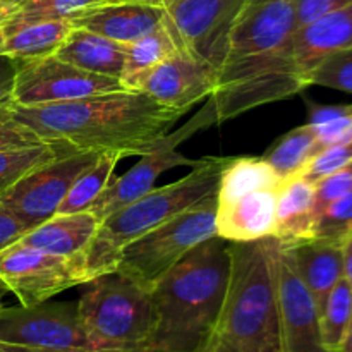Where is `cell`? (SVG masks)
<instances>
[{
	"label": "cell",
	"instance_id": "cell-22",
	"mask_svg": "<svg viewBox=\"0 0 352 352\" xmlns=\"http://www.w3.org/2000/svg\"><path fill=\"white\" fill-rule=\"evenodd\" d=\"M54 55L82 71L110 76L120 81L126 45L81 28H72Z\"/></svg>",
	"mask_w": 352,
	"mask_h": 352
},
{
	"label": "cell",
	"instance_id": "cell-41",
	"mask_svg": "<svg viewBox=\"0 0 352 352\" xmlns=\"http://www.w3.org/2000/svg\"><path fill=\"white\" fill-rule=\"evenodd\" d=\"M342 256H344V277L349 282L352 287V236L342 244Z\"/></svg>",
	"mask_w": 352,
	"mask_h": 352
},
{
	"label": "cell",
	"instance_id": "cell-14",
	"mask_svg": "<svg viewBox=\"0 0 352 352\" xmlns=\"http://www.w3.org/2000/svg\"><path fill=\"white\" fill-rule=\"evenodd\" d=\"M278 352H329L320 336V315L284 244L277 251Z\"/></svg>",
	"mask_w": 352,
	"mask_h": 352
},
{
	"label": "cell",
	"instance_id": "cell-19",
	"mask_svg": "<svg viewBox=\"0 0 352 352\" xmlns=\"http://www.w3.org/2000/svg\"><path fill=\"white\" fill-rule=\"evenodd\" d=\"M282 244L291 253L296 270L311 294L320 315L332 289L344 277L342 244L318 237Z\"/></svg>",
	"mask_w": 352,
	"mask_h": 352
},
{
	"label": "cell",
	"instance_id": "cell-33",
	"mask_svg": "<svg viewBox=\"0 0 352 352\" xmlns=\"http://www.w3.org/2000/svg\"><path fill=\"white\" fill-rule=\"evenodd\" d=\"M352 162V141L349 143H340L327 146L320 150L315 157L309 160V164L302 168L299 175L305 177L306 181L315 184L320 179L327 177V175L333 174L339 168L346 167L347 164Z\"/></svg>",
	"mask_w": 352,
	"mask_h": 352
},
{
	"label": "cell",
	"instance_id": "cell-17",
	"mask_svg": "<svg viewBox=\"0 0 352 352\" xmlns=\"http://www.w3.org/2000/svg\"><path fill=\"white\" fill-rule=\"evenodd\" d=\"M280 186H272L226 201H217V236L229 243H248L274 236Z\"/></svg>",
	"mask_w": 352,
	"mask_h": 352
},
{
	"label": "cell",
	"instance_id": "cell-13",
	"mask_svg": "<svg viewBox=\"0 0 352 352\" xmlns=\"http://www.w3.org/2000/svg\"><path fill=\"white\" fill-rule=\"evenodd\" d=\"M98 155L93 151H76L52 158L10 186L0 195V203L9 208L28 230L34 229L57 215L58 206L64 201L74 179Z\"/></svg>",
	"mask_w": 352,
	"mask_h": 352
},
{
	"label": "cell",
	"instance_id": "cell-18",
	"mask_svg": "<svg viewBox=\"0 0 352 352\" xmlns=\"http://www.w3.org/2000/svg\"><path fill=\"white\" fill-rule=\"evenodd\" d=\"M347 48H352V3L299 26L294 34V58L305 85L308 86V76L323 58Z\"/></svg>",
	"mask_w": 352,
	"mask_h": 352
},
{
	"label": "cell",
	"instance_id": "cell-34",
	"mask_svg": "<svg viewBox=\"0 0 352 352\" xmlns=\"http://www.w3.org/2000/svg\"><path fill=\"white\" fill-rule=\"evenodd\" d=\"M352 192V162L333 174L315 182V212L316 217L325 206L336 199ZM316 220V219H315Z\"/></svg>",
	"mask_w": 352,
	"mask_h": 352
},
{
	"label": "cell",
	"instance_id": "cell-8",
	"mask_svg": "<svg viewBox=\"0 0 352 352\" xmlns=\"http://www.w3.org/2000/svg\"><path fill=\"white\" fill-rule=\"evenodd\" d=\"M0 280L23 306L40 305L54 296L88 284L85 258H65L23 244L0 251Z\"/></svg>",
	"mask_w": 352,
	"mask_h": 352
},
{
	"label": "cell",
	"instance_id": "cell-20",
	"mask_svg": "<svg viewBox=\"0 0 352 352\" xmlns=\"http://www.w3.org/2000/svg\"><path fill=\"white\" fill-rule=\"evenodd\" d=\"M100 227V220L89 212L54 215L47 222L28 230L21 243L65 258H85Z\"/></svg>",
	"mask_w": 352,
	"mask_h": 352
},
{
	"label": "cell",
	"instance_id": "cell-46",
	"mask_svg": "<svg viewBox=\"0 0 352 352\" xmlns=\"http://www.w3.org/2000/svg\"><path fill=\"white\" fill-rule=\"evenodd\" d=\"M10 2H12V0H0V7L7 6V3H10Z\"/></svg>",
	"mask_w": 352,
	"mask_h": 352
},
{
	"label": "cell",
	"instance_id": "cell-42",
	"mask_svg": "<svg viewBox=\"0 0 352 352\" xmlns=\"http://www.w3.org/2000/svg\"><path fill=\"white\" fill-rule=\"evenodd\" d=\"M0 352H69V351H47V349H34V347L16 346V344L0 342Z\"/></svg>",
	"mask_w": 352,
	"mask_h": 352
},
{
	"label": "cell",
	"instance_id": "cell-31",
	"mask_svg": "<svg viewBox=\"0 0 352 352\" xmlns=\"http://www.w3.org/2000/svg\"><path fill=\"white\" fill-rule=\"evenodd\" d=\"M352 236V192L330 203L318 213L313 236L318 239L344 244Z\"/></svg>",
	"mask_w": 352,
	"mask_h": 352
},
{
	"label": "cell",
	"instance_id": "cell-39",
	"mask_svg": "<svg viewBox=\"0 0 352 352\" xmlns=\"http://www.w3.org/2000/svg\"><path fill=\"white\" fill-rule=\"evenodd\" d=\"M17 62L0 55V107L12 105V89L16 79Z\"/></svg>",
	"mask_w": 352,
	"mask_h": 352
},
{
	"label": "cell",
	"instance_id": "cell-44",
	"mask_svg": "<svg viewBox=\"0 0 352 352\" xmlns=\"http://www.w3.org/2000/svg\"><path fill=\"white\" fill-rule=\"evenodd\" d=\"M107 2H144V3H157V6H164L168 0H107Z\"/></svg>",
	"mask_w": 352,
	"mask_h": 352
},
{
	"label": "cell",
	"instance_id": "cell-6",
	"mask_svg": "<svg viewBox=\"0 0 352 352\" xmlns=\"http://www.w3.org/2000/svg\"><path fill=\"white\" fill-rule=\"evenodd\" d=\"M88 284L78 313L93 352H151L155 309L150 291L117 272Z\"/></svg>",
	"mask_w": 352,
	"mask_h": 352
},
{
	"label": "cell",
	"instance_id": "cell-45",
	"mask_svg": "<svg viewBox=\"0 0 352 352\" xmlns=\"http://www.w3.org/2000/svg\"><path fill=\"white\" fill-rule=\"evenodd\" d=\"M7 292H9V289H7L6 284L0 280V308H2V301H3V298H6Z\"/></svg>",
	"mask_w": 352,
	"mask_h": 352
},
{
	"label": "cell",
	"instance_id": "cell-32",
	"mask_svg": "<svg viewBox=\"0 0 352 352\" xmlns=\"http://www.w3.org/2000/svg\"><path fill=\"white\" fill-rule=\"evenodd\" d=\"M318 85L352 95V48L323 58L308 76V86Z\"/></svg>",
	"mask_w": 352,
	"mask_h": 352
},
{
	"label": "cell",
	"instance_id": "cell-24",
	"mask_svg": "<svg viewBox=\"0 0 352 352\" xmlns=\"http://www.w3.org/2000/svg\"><path fill=\"white\" fill-rule=\"evenodd\" d=\"M175 52H179V48L165 23L146 36L126 45V58L120 74L124 89L138 91L144 78Z\"/></svg>",
	"mask_w": 352,
	"mask_h": 352
},
{
	"label": "cell",
	"instance_id": "cell-1",
	"mask_svg": "<svg viewBox=\"0 0 352 352\" xmlns=\"http://www.w3.org/2000/svg\"><path fill=\"white\" fill-rule=\"evenodd\" d=\"M296 30V0H244L206 103L213 122H226L306 88L294 58Z\"/></svg>",
	"mask_w": 352,
	"mask_h": 352
},
{
	"label": "cell",
	"instance_id": "cell-12",
	"mask_svg": "<svg viewBox=\"0 0 352 352\" xmlns=\"http://www.w3.org/2000/svg\"><path fill=\"white\" fill-rule=\"evenodd\" d=\"M0 342L47 351L93 352L78 302H40L0 308Z\"/></svg>",
	"mask_w": 352,
	"mask_h": 352
},
{
	"label": "cell",
	"instance_id": "cell-30",
	"mask_svg": "<svg viewBox=\"0 0 352 352\" xmlns=\"http://www.w3.org/2000/svg\"><path fill=\"white\" fill-rule=\"evenodd\" d=\"M100 0H12L0 7V21L71 19Z\"/></svg>",
	"mask_w": 352,
	"mask_h": 352
},
{
	"label": "cell",
	"instance_id": "cell-26",
	"mask_svg": "<svg viewBox=\"0 0 352 352\" xmlns=\"http://www.w3.org/2000/svg\"><path fill=\"white\" fill-rule=\"evenodd\" d=\"M120 158L124 157L117 151H103L88 167L82 168L81 174L74 179V182L69 188L64 201L58 206L57 215L89 210V206L102 196L109 182L112 181L113 170H116Z\"/></svg>",
	"mask_w": 352,
	"mask_h": 352
},
{
	"label": "cell",
	"instance_id": "cell-25",
	"mask_svg": "<svg viewBox=\"0 0 352 352\" xmlns=\"http://www.w3.org/2000/svg\"><path fill=\"white\" fill-rule=\"evenodd\" d=\"M284 179L263 157H230L220 175L217 201L237 198L246 192L280 186Z\"/></svg>",
	"mask_w": 352,
	"mask_h": 352
},
{
	"label": "cell",
	"instance_id": "cell-35",
	"mask_svg": "<svg viewBox=\"0 0 352 352\" xmlns=\"http://www.w3.org/2000/svg\"><path fill=\"white\" fill-rule=\"evenodd\" d=\"M45 144L28 126L14 117L10 105L0 107V150Z\"/></svg>",
	"mask_w": 352,
	"mask_h": 352
},
{
	"label": "cell",
	"instance_id": "cell-7",
	"mask_svg": "<svg viewBox=\"0 0 352 352\" xmlns=\"http://www.w3.org/2000/svg\"><path fill=\"white\" fill-rule=\"evenodd\" d=\"M215 212L213 195L155 227L124 248L116 272L151 291L189 251L217 236Z\"/></svg>",
	"mask_w": 352,
	"mask_h": 352
},
{
	"label": "cell",
	"instance_id": "cell-11",
	"mask_svg": "<svg viewBox=\"0 0 352 352\" xmlns=\"http://www.w3.org/2000/svg\"><path fill=\"white\" fill-rule=\"evenodd\" d=\"M120 89H124V86L119 79L82 71L55 55H48L17 62L12 105H52Z\"/></svg>",
	"mask_w": 352,
	"mask_h": 352
},
{
	"label": "cell",
	"instance_id": "cell-47",
	"mask_svg": "<svg viewBox=\"0 0 352 352\" xmlns=\"http://www.w3.org/2000/svg\"><path fill=\"white\" fill-rule=\"evenodd\" d=\"M100 2H107V0H100ZM100 2H98V3H100Z\"/></svg>",
	"mask_w": 352,
	"mask_h": 352
},
{
	"label": "cell",
	"instance_id": "cell-16",
	"mask_svg": "<svg viewBox=\"0 0 352 352\" xmlns=\"http://www.w3.org/2000/svg\"><path fill=\"white\" fill-rule=\"evenodd\" d=\"M69 21L72 28L129 45L160 28L165 23V9L164 6L144 2H100Z\"/></svg>",
	"mask_w": 352,
	"mask_h": 352
},
{
	"label": "cell",
	"instance_id": "cell-21",
	"mask_svg": "<svg viewBox=\"0 0 352 352\" xmlns=\"http://www.w3.org/2000/svg\"><path fill=\"white\" fill-rule=\"evenodd\" d=\"M71 30L69 19L0 21V55L16 62L48 57L55 54Z\"/></svg>",
	"mask_w": 352,
	"mask_h": 352
},
{
	"label": "cell",
	"instance_id": "cell-37",
	"mask_svg": "<svg viewBox=\"0 0 352 352\" xmlns=\"http://www.w3.org/2000/svg\"><path fill=\"white\" fill-rule=\"evenodd\" d=\"M352 0H296V19L298 28L308 24L332 10L351 6Z\"/></svg>",
	"mask_w": 352,
	"mask_h": 352
},
{
	"label": "cell",
	"instance_id": "cell-2",
	"mask_svg": "<svg viewBox=\"0 0 352 352\" xmlns=\"http://www.w3.org/2000/svg\"><path fill=\"white\" fill-rule=\"evenodd\" d=\"M10 109L43 143L58 144L69 151H117L124 158L146 153L182 116L146 93L133 89L52 105H10Z\"/></svg>",
	"mask_w": 352,
	"mask_h": 352
},
{
	"label": "cell",
	"instance_id": "cell-10",
	"mask_svg": "<svg viewBox=\"0 0 352 352\" xmlns=\"http://www.w3.org/2000/svg\"><path fill=\"white\" fill-rule=\"evenodd\" d=\"M243 3L244 0H168L164 3L165 26L179 50L217 72Z\"/></svg>",
	"mask_w": 352,
	"mask_h": 352
},
{
	"label": "cell",
	"instance_id": "cell-9",
	"mask_svg": "<svg viewBox=\"0 0 352 352\" xmlns=\"http://www.w3.org/2000/svg\"><path fill=\"white\" fill-rule=\"evenodd\" d=\"M212 124H215L212 112L208 107H205L188 124L179 127L175 133L158 140L146 153L141 155V162H138L126 174L120 175L116 181H110L102 196L86 212L93 213L102 223L113 212L124 208L126 205L136 201L138 198L151 191L157 179L164 172L175 167H195L198 160H189V158L182 157L177 151V146L189 136L198 133L199 129L212 126Z\"/></svg>",
	"mask_w": 352,
	"mask_h": 352
},
{
	"label": "cell",
	"instance_id": "cell-43",
	"mask_svg": "<svg viewBox=\"0 0 352 352\" xmlns=\"http://www.w3.org/2000/svg\"><path fill=\"white\" fill-rule=\"evenodd\" d=\"M340 352H352V323H351V329H349V332H347L346 339H344L342 349H340Z\"/></svg>",
	"mask_w": 352,
	"mask_h": 352
},
{
	"label": "cell",
	"instance_id": "cell-29",
	"mask_svg": "<svg viewBox=\"0 0 352 352\" xmlns=\"http://www.w3.org/2000/svg\"><path fill=\"white\" fill-rule=\"evenodd\" d=\"M67 153H76V151H69L58 144L50 143L0 150V195H3L10 186L16 184L24 174L33 170L34 167Z\"/></svg>",
	"mask_w": 352,
	"mask_h": 352
},
{
	"label": "cell",
	"instance_id": "cell-3",
	"mask_svg": "<svg viewBox=\"0 0 352 352\" xmlns=\"http://www.w3.org/2000/svg\"><path fill=\"white\" fill-rule=\"evenodd\" d=\"M229 272L230 243L215 236L189 251L151 289V352L199 351L222 309Z\"/></svg>",
	"mask_w": 352,
	"mask_h": 352
},
{
	"label": "cell",
	"instance_id": "cell-28",
	"mask_svg": "<svg viewBox=\"0 0 352 352\" xmlns=\"http://www.w3.org/2000/svg\"><path fill=\"white\" fill-rule=\"evenodd\" d=\"M352 323V287L346 277L337 282L320 313V336L329 352H340Z\"/></svg>",
	"mask_w": 352,
	"mask_h": 352
},
{
	"label": "cell",
	"instance_id": "cell-38",
	"mask_svg": "<svg viewBox=\"0 0 352 352\" xmlns=\"http://www.w3.org/2000/svg\"><path fill=\"white\" fill-rule=\"evenodd\" d=\"M26 232L28 227L9 208H6L0 203V251L9 248L10 244L17 243Z\"/></svg>",
	"mask_w": 352,
	"mask_h": 352
},
{
	"label": "cell",
	"instance_id": "cell-15",
	"mask_svg": "<svg viewBox=\"0 0 352 352\" xmlns=\"http://www.w3.org/2000/svg\"><path fill=\"white\" fill-rule=\"evenodd\" d=\"M215 89V71L186 52H175L144 78L138 91L167 109L188 112L192 105L210 98Z\"/></svg>",
	"mask_w": 352,
	"mask_h": 352
},
{
	"label": "cell",
	"instance_id": "cell-40",
	"mask_svg": "<svg viewBox=\"0 0 352 352\" xmlns=\"http://www.w3.org/2000/svg\"><path fill=\"white\" fill-rule=\"evenodd\" d=\"M349 112H351L349 105H336V107L315 105L309 109L308 124H311V126H318V124L329 122V120L337 119V117L344 116V113H349Z\"/></svg>",
	"mask_w": 352,
	"mask_h": 352
},
{
	"label": "cell",
	"instance_id": "cell-36",
	"mask_svg": "<svg viewBox=\"0 0 352 352\" xmlns=\"http://www.w3.org/2000/svg\"><path fill=\"white\" fill-rule=\"evenodd\" d=\"M313 129L316 133L320 150L332 146V144L349 143L352 141V112L344 113V116L329 120V122L313 126Z\"/></svg>",
	"mask_w": 352,
	"mask_h": 352
},
{
	"label": "cell",
	"instance_id": "cell-23",
	"mask_svg": "<svg viewBox=\"0 0 352 352\" xmlns=\"http://www.w3.org/2000/svg\"><path fill=\"white\" fill-rule=\"evenodd\" d=\"M315 219V184L301 175L285 179L278 191L274 237L282 243L308 239L313 236Z\"/></svg>",
	"mask_w": 352,
	"mask_h": 352
},
{
	"label": "cell",
	"instance_id": "cell-27",
	"mask_svg": "<svg viewBox=\"0 0 352 352\" xmlns=\"http://www.w3.org/2000/svg\"><path fill=\"white\" fill-rule=\"evenodd\" d=\"M318 151L320 146L315 129L311 124L306 122L305 126L289 131L280 140L275 141L263 155V158L285 181V179L301 174L302 168Z\"/></svg>",
	"mask_w": 352,
	"mask_h": 352
},
{
	"label": "cell",
	"instance_id": "cell-5",
	"mask_svg": "<svg viewBox=\"0 0 352 352\" xmlns=\"http://www.w3.org/2000/svg\"><path fill=\"white\" fill-rule=\"evenodd\" d=\"M230 157H205L191 172L172 184L153 188L117 210L100 223L85 256L89 280L116 272L120 253L127 244L162 226L172 217L217 195L220 175Z\"/></svg>",
	"mask_w": 352,
	"mask_h": 352
},
{
	"label": "cell",
	"instance_id": "cell-4",
	"mask_svg": "<svg viewBox=\"0 0 352 352\" xmlns=\"http://www.w3.org/2000/svg\"><path fill=\"white\" fill-rule=\"evenodd\" d=\"M278 244L274 236L230 243L226 299L198 352H278Z\"/></svg>",
	"mask_w": 352,
	"mask_h": 352
}]
</instances>
